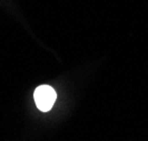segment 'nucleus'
I'll return each mask as SVG.
<instances>
[{
    "instance_id": "f257e3e1",
    "label": "nucleus",
    "mask_w": 148,
    "mask_h": 141,
    "mask_svg": "<svg viewBox=\"0 0 148 141\" xmlns=\"http://www.w3.org/2000/svg\"><path fill=\"white\" fill-rule=\"evenodd\" d=\"M34 97L38 109L42 112H47L53 106L57 99V94L51 86L40 85L35 90Z\"/></svg>"
}]
</instances>
